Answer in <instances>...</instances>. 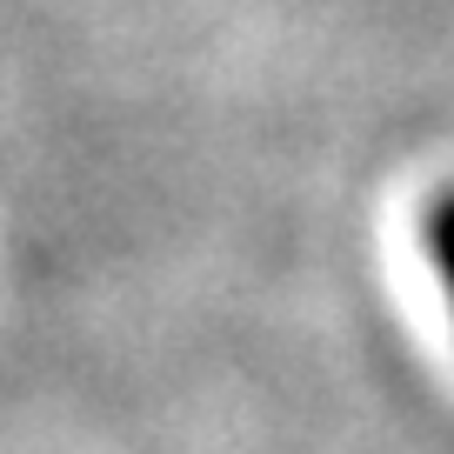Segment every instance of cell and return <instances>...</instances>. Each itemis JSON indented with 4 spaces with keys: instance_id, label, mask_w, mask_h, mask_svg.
Returning <instances> with one entry per match:
<instances>
[{
    "instance_id": "cell-1",
    "label": "cell",
    "mask_w": 454,
    "mask_h": 454,
    "mask_svg": "<svg viewBox=\"0 0 454 454\" xmlns=\"http://www.w3.org/2000/svg\"><path fill=\"white\" fill-rule=\"evenodd\" d=\"M421 241H427V261H434L441 287H448V301H454V194H441L434 207H427Z\"/></svg>"
}]
</instances>
